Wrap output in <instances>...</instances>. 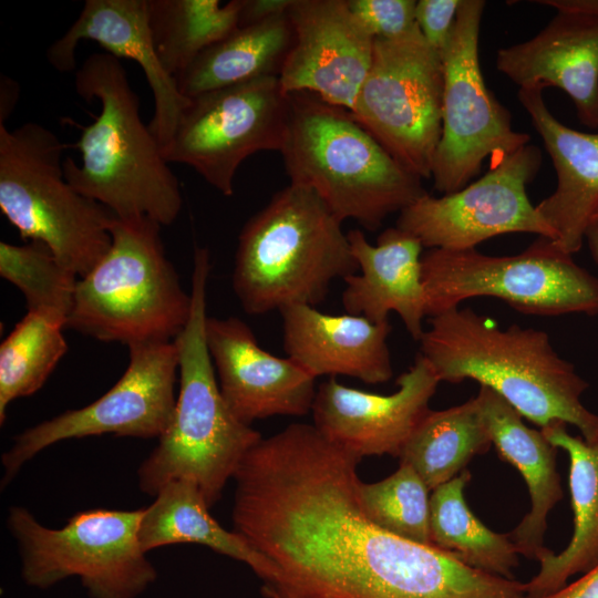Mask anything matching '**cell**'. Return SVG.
I'll use <instances>...</instances> for the list:
<instances>
[{
  "mask_svg": "<svg viewBox=\"0 0 598 598\" xmlns=\"http://www.w3.org/2000/svg\"><path fill=\"white\" fill-rule=\"evenodd\" d=\"M491 445V434L474 396L446 410H429L399 457L433 491L461 474L474 456L487 452Z\"/></svg>",
  "mask_w": 598,
  "mask_h": 598,
  "instance_id": "cell-27",
  "label": "cell"
},
{
  "mask_svg": "<svg viewBox=\"0 0 598 598\" xmlns=\"http://www.w3.org/2000/svg\"><path fill=\"white\" fill-rule=\"evenodd\" d=\"M545 598H598V565Z\"/></svg>",
  "mask_w": 598,
  "mask_h": 598,
  "instance_id": "cell-36",
  "label": "cell"
},
{
  "mask_svg": "<svg viewBox=\"0 0 598 598\" xmlns=\"http://www.w3.org/2000/svg\"><path fill=\"white\" fill-rule=\"evenodd\" d=\"M540 164V151L533 144L492 159L481 178L460 190L441 197L426 192L399 214L396 227L431 249H475L486 239L511 233L556 241L555 231L526 193Z\"/></svg>",
  "mask_w": 598,
  "mask_h": 598,
  "instance_id": "cell-14",
  "label": "cell"
},
{
  "mask_svg": "<svg viewBox=\"0 0 598 598\" xmlns=\"http://www.w3.org/2000/svg\"><path fill=\"white\" fill-rule=\"evenodd\" d=\"M99 43L106 53L130 59L143 70L154 97V114L148 127L161 147L174 134L189 103L177 80L162 65L150 27L148 0H86L78 19L47 50L49 63L60 72L75 69L80 41Z\"/></svg>",
  "mask_w": 598,
  "mask_h": 598,
  "instance_id": "cell-19",
  "label": "cell"
},
{
  "mask_svg": "<svg viewBox=\"0 0 598 598\" xmlns=\"http://www.w3.org/2000/svg\"><path fill=\"white\" fill-rule=\"evenodd\" d=\"M566 423L553 422L540 431L569 456V491L574 513L573 536L559 554L539 560L538 573L526 584L529 598H545L577 574L598 565V437L573 436Z\"/></svg>",
  "mask_w": 598,
  "mask_h": 598,
  "instance_id": "cell-24",
  "label": "cell"
},
{
  "mask_svg": "<svg viewBox=\"0 0 598 598\" xmlns=\"http://www.w3.org/2000/svg\"><path fill=\"white\" fill-rule=\"evenodd\" d=\"M476 398L498 455L524 477L530 497V509L511 532L519 555L539 561L553 550L544 545L547 516L563 498L556 465L557 448L542 431L528 427L523 416L499 394L480 386Z\"/></svg>",
  "mask_w": 598,
  "mask_h": 598,
  "instance_id": "cell-23",
  "label": "cell"
},
{
  "mask_svg": "<svg viewBox=\"0 0 598 598\" xmlns=\"http://www.w3.org/2000/svg\"><path fill=\"white\" fill-rule=\"evenodd\" d=\"M65 145L45 126L0 123V209L23 239L45 245L78 278L109 251L113 214L64 175Z\"/></svg>",
  "mask_w": 598,
  "mask_h": 598,
  "instance_id": "cell-7",
  "label": "cell"
},
{
  "mask_svg": "<svg viewBox=\"0 0 598 598\" xmlns=\"http://www.w3.org/2000/svg\"><path fill=\"white\" fill-rule=\"evenodd\" d=\"M288 17L293 41L278 74L283 93H311L352 111L374 39L347 0H293Z\"/></svg>",
  "mask_w": 598,
  "mask_h": 598,
  "instance_id": "cell-15",
  "label": "cell"
},
{
  "mask_svg": "<svg viewBox=\"0 0 598 598\" xmlns=\"http://www.w3.org/2000/svg\"><path fill=\"white\" fill-rule=\"evenodd\" d=\"M485 6L483 0H462L442 55V132L431 177L443 195L470 184L486 158L496 159L530 142L528 134L513 128L509 111L484 81L478 42Z\"/></svg>",
  "mask_w": 598,
  "mask_h": 598,
  "instance_id": "cell-11",
  "label": "cell"
},
{
  "mask_svg": "<svg viewBox=\"0 0 598 598\" xmlns=\"http://www.w3.org/2000/svg\"><path fill=\"white\" fill-rule=\"evenodd\" d=\"M138 539L148 553L174 544H199L245 563L260 579L267 561L235 530L225 529L210 514L199 488L190 481L165 485L144 508Z\"/></svg>",
  "mask_w": 598,
  "mask_h": 598,
  "instance_id": "cell-26",
  "label": "cell"
},
{
  "mask_svg": "<svg viewBox=\"0 0 598 598\" xmlns=\"http://www.w3.org/2000/svg\"><path fill=\"white\" fill-rule=\"evenodd\" d=\"M556 10L533 38L496 52V69L522 87L554 86L579 122L598 128V0H536Z\"/></svg>",
  "mask_w": 598,
  "mask_h": 598,
  "instance_id": "cell-16",
  "label": "cell"
},
{
  "mask_svg": "<svg viewBox=\"0 0 598 598\" xmlns=\"http://www.w3.org/2000/svg\"><path fill=\"white\" fill-rule=\"evenodd\" d=\"M279 312L287 357L316 379L347 375L377 384L392 378L389 321L375 323L350 313H323L308 305Z\"/></svg>",
  "mask_w": 598,
  "mask_h": 598,
  "instance_id": "cell-21",
  "label": "cell"
},
{
  "mask_svg": "<svg viewBox=\"0 0 598 598\" xmlns=\"http://www.w3.org/2000/svg\"><path fill=\"white\" fill-rule=\"evenodd\" d=\"M66 317L49 310H28L0 344V424L10 403L42 388L68 351Z\"/></svg>",
  "mask_w": 598,
  "mask_h": 598,
  "instance_id": "cell-30",
  "label": "cell"
},
{
  "mask_svg": "<svg viewBox=\"0 0 598 598\" xmlns=\"http://www.w3.org/2000/svg\"><path fill=\"white\" fill-rule=\"evenodd\" d=\"M75 91L97 100L94 122L79 125L74 147L81 163L64 161V175L83 196L120 218L147 217L168 226L178 217L183 196L162 147L141 117L140 101L120 60L93 53L75 72Z\"/></svg>",
  "mask_w": 598,
  "mask_h": 598,
  "instance_id": "cell-2",
  "label": "cell"
},
{
  "mask_svg": "<svg viewBox=\"0 0 598 598\" xmlns=\"http://www.w3.org/2000/svg\"><path fill=\"white\" fill-rule=\"evenodd\" d=\"M347 235L359 271L344 279L342 305L347 313L380 323L389 321L394 311L410 336L420 341L427 316L421 241L396 226L383 230L375 245L359 229Z\"/></svg>",
  "mask_w": 598,
  "mask_h": 598,
  "instance_id": "cell-20",
  "label": "cell"
},
{
  "mask_svg": "<svg viewBox=\"0 0 598 598\" xmlns=\"http://www.w3.org/2000/svg\"><path fill=\"white\" fill-rule=\"evenodd\" d=\"M442 55L417 25L391 40H374L372 62L352 113L404 168L430 178L442 132Z\"/></svg>",
  "mask_w": 598,
  "mask_h": 598,
  "instance_id": "cell-10",
  "label": "cell"
},
{
  "mask_svg": "<svg viewBox=\"0 0 598 598\" xmlns=\"http://www.w3.org/2000/svg\"><path fill=\"white\" fill-rule=\"evenodd\" d=\"M342 221L310 188L289 184L241 228L231 283L259 316L320 303L331 282L358 271Z\"/></svg>",
  "mask_w": 598,
  "mask_h": 598,
  "instance_id": "cell-5",
  "label": "cell"
},
{
  "mask_svg": "<svg viewBox=\"0 0 598 598\" xmlns=\"http://www.w3.org/2000/svg\"><path fill=\"white\" fill-rule=\"evenodd\" d=\"M289 114L278 75L264 76L189 99L162 153L192 167L225 196L238 167L261 151H280Z\"/></svg>",
  "mask_w": 598,
  "mask_h": 598,
  "instance_id": "cell-12",
  "label": "cell"
},
{
  "mask_svg": "<svg viewBox=\"0 0 598 598\" xmlns=\"http://www.w3.org/2000/svg\"><path fill=\"white\" fill-rule=\"evenodd\" d=\"M542 87L518 89V100L540 135L556 173V188L536 209L568 254L577 252L598 208V133L564 125L545 103Z\"/></svg>",
  "mask_w": 598,
  "mask_h": 598,
  "instance_id": "cell-22",
  "label": "cell"
},
{
  "mask_svg": "<svg viewBox=\"0 0 598 598\" xmlns=\"http://www.w3.org/2000/svg\"><path fill=\"white\" fill-rule=\"evenodd\" d=\"M0 275L22 292L28 310L55 311L68 319L79 278L45 245L1 241Z\"/></svg>",
  "mask_w": 598,
  "mask_h": 598,
  "instance_id": "cell-32",
  "label": "cell"
},
{
  "mask_svg": "<svg viewBox=\"0 0 598 598\" xmlns=\"http://www.w3.org/2000/svg\"><path fill=\"white\" fill-rule=\"evenodd\" d=\"M243 0H148L150 27L157 56L177 78L206 49L239 25Z\"/></svg>",
  "mask_w": 598,
  "mask_h": 598,
  "instance_id": "cell-29",
  "label": "cell"
},
{
  "mask_svg": "<svg viewBox=\"0 0 598 598\" xmlns=\"http://www.w3.org/2000/svg\"><path fill=\"white\" fill-rule=\"evenodd\" d=\"M419 342L440 382L474 380L542 429L558 421L576 426L586 441L598 437V415L581 402L588 383L555 351L547 332L517 324L502 330L457 307L431 317Z\"/></svg>",
  "mask_w": 598,
  "mask_h": 598,
  "instance_id": "cell-1",
  "label": "cell"
},
{
  "mask_svg": "<svg viewBox=\"0 0 598 598\" xmlns=\"http://www.w3.org/2000/svg\"><path fill=\"white\" fill-rule=\"evenodd\" d=\"M280 153L290 184L313 190L341 220L377 230L426 193L347 109L319 96L288 94Z\"/></svg>",
  "mask_w": 598,
  "mask_h": 598,
  "instance_id": "cell-4",
  "label": "cell"
},
{
  "mask_svg": "<svg viewBox=\"0 0 598 598\" xmlns=\"http://www.w3.org/2000/svg\"><path fill=\"white\" fill-rule=\"evenodd\" d=\"M128 348V364L101 398L38 423L14 437L2 454L1 486H7L44 448L71 439L103 434L158 439L169 424L176 403L179 355L175 341Z\"/></svg>",
  "mask_w": 598,
  "mask_h": 598,
  "instance_id": "cell-13",
  "label": "cell"
},
{
  "mask_svg": "<svg viewBox=\"0 0 598 598\" xmlns=\"http://www.w3.org/2000/svg\"><path fill=\"white\" fill-rule=\"evenodd\" d=\"M462 0H419L415 23L427 44L443 55L457 17Z\"/></svg>",
  "mask_w": 598,
  "mask_h": 598,
  "instance_id": "cell-34",
  "label": "cell"
},
{
  "mask_svg": "<svg viewBox=\"0 0 598 598\" xmlns=\"http://www.w3.org/2000/svg\"><path fill=\"white\" fill-rule=\"evenodd\" d=\"M143 513L95 508L50 528L25 507L11 506L7 527L18 545L22 579L47 589L78 577L91 598H136L157 578L138 539Z\"/></svg>",
  "mask_w": 598,
  "mask_h": 598,
  "instance_id": "cell-8",
  "label": "cell"
},
{
  "mask_svg": "<svg viewBox=\"0 0 598 598\" xmlns=\"http://www.w3.org/2000/svg\"><path fill=\"white\" fill-rule=\"evenodd\" d=\"M439 378L420 353L391 394L341 384L334 377L317 389L313 425L332 443L357 454L400 455L411 433L429 412Z\"/></svg>",
  "mask_w": 598,
  "mask_h": 598,
  "instance_id": "cell-17",
  "label": "cell"
},
{
  "mask_svg": "<svg viewBox=\"0 0 598 598\" xmlns=\"http://www.w3.org/2000/svg\"><path fill=\"white\" fill-rule=\"evenodd\" d=\"M292 41L288 12L238 27L197 56L177 78L178 89L192 99L205 92L278 75Z\"/></svg>",
  "mask_w": 598,
  "mask_h": 598,
  "instance_id": "cell-25",
  "label": "cell"
},
{
  "mask_svg": "<svg viewBox=\"0 0 598 598\" xmlns=\"http://www.w3.org/2000/svg\"><path fill=\"white\" fill-rule=\"evenodd\" d=\"M584 240H586L591 258L598 264V208L590 217Z\"/></svg>",
  "mask_w": 598,
  "mask_h": 598,
  "instance_id": "cell-37",
  "label": "cell"
},
{
  "mask_svg": "<svg viewBox=\"0 0 598 598\" xmlns=\"http://www.w3.org/2000/svg\"><path fill=\"white\" fill-rule=\"evenodd\" d=\"M429 492L419 474L403 463L386 478L358 486L361 507L373 524L398 537L432 546Z\"/></svg>",
  "mask_w": 598,
  "mask_h": 598,
  "instance_id": "cell-31",
  "label": "cell"
},
{
  "mask_svg": "<svg viewBox=\"0 0 598 598\" xmlns=\"http://www.w3.org/2000/svg\"><path fill=\"white\" fill-rule=\"evenodd\" d=\"M293 0H243L238 27L286 14Z\"/></svg>",
  "mask_w": 598,
  "mask_h": 598,
  "instance_id": "cell-35",
  "label": "cell"
},
{
  "mask_svg": "<svg viewBox=\"0 0 598 598\" xmlns=\"http://www.w3.org/2000/svg\"><path fill=\"white\" fill-rule=\"evenodd\" d=\"M205 339L221 395L243 423L312 410L316 378L292 359L262 349L243 320L207 316Z\"/></svg>",
  "mask_w": 598,
  "mask_h": 598,
  "instance_id": "cell-18",
  "label": "cell"
},
{
  "mask_svg": "<svg viewBox=\"0 0 598 598\" xmlns=\"http://www.w3.org/2000/svg\"><path fill=\"white\" fill-rule=\"evenodd\" d=\"M471 473L464 470L430 495V530L432 546L467 566L482 571L513 578L518 566V551L509 534H498L486 527L470 509L464 489Z\"/></svg>",
  "mask_w": 598,
  "mask_h": 598,
  "instance_id": "cell-28",
  "label": "cell"
},
{
  "mask_svg": "<svg viewBox=\"0 0 598 598\" xmlns=\"http://www.w3.org/2000/svg\"><path fill=\"white\" fill-rule=\"evenodd\" d=\"M352 14L374 40H391L415 25L414 0H347Z\"/></svg>",
  "mask_w": 598,
  "mask_h": 598,
  "instance_id": "cell-33",
  "label": "cell"
},
{
  "mask_svg": "<svg viewBox=\"0 0 598 598\" xmlns=\"http://www.w3.org/2000/svg\"><path fill=\"white\" fill-rule=\"evenodd\" d=\"M161 227L147 217L113 215L111 247L78 279L66 328L127 347L179 336L190 318L192 296L165 252Z\"/></svg>",
  "mask_w": 598,
  "mask_h": 598,
  "instance_id": "cell-6",
  "label": "cell"
},
{
  "mask_svg": "<svg viewBox=\"0 0 598 598\" xmlns=\"http://www.w3.org/2000/svg\"><path fill=\"white\" fill-rule=\"evenodd\" d=\"M421 266L431 317L475 297L497 298L534 316L598 315V278L547 237L514 256L434 248L422 255Z\"/></svg>",
  "mask_w": 598,
  "mask_h": 598,
  "instance_id": "cell-9",
  "label": "cell"
},
{
  "mask_svg": "<svg viewBox=\"0 0 598 598\" xmlns=\"http://www.w3.org/2000/svg\"><path fill=\"white\" fill-rule=\"evenodd\" d=\"M193 261L190 318L174 340L179 355V390L168 426L137 468V484L143 493L155 497L168 483L187 480L212 507L245 455L262 437L234 415L221 395L205 339L212 270L208 249L195 247Z\"/></svg>",
  "mask_w": 598,
  "mask_h": 598,
  "instance_id": "cell-3",
  "label": "cell"
}]
</instances>
